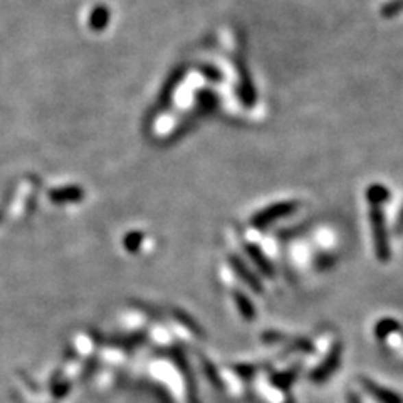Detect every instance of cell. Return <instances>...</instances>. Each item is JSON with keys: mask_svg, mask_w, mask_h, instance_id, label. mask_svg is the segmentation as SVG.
I'll list each match as a JSON object with an SVG mask.
<instances>
[{"mask_svg": "<svg viewBox=\"0 0 403 403\" xmlns=\"http://www.w3.org/2000/svg\"><path fill=\"white\" fill-rule=\"evenodd\" d=\"M369 220H371L373 237H375L376 256H378L380 260H388V257H390V247H388L385 219H383V212L378 205H373L371 210H369Z\"/></svg>", "mask_w": 403, "mask_h": 403, "instance_id": "6da1fadb", "label": "cell"}, {"mask_svg": "<svg viewBox=\"0 0 403 403\" xmlns=\"http://www.w3.org/2000/svg\"><path fill=\"white\" fill-rule=\"evenodd\" d=\"M297 205L294 202H281V204L271 205V207L264 208L260 214H257V217L254 219V225L257 227H266L269 223L276 222V220L286 217L291 212L296 210Z\"/></svg>", "mask_w": 403, "mask_h": 403, "instance_id": "7a4b0ae2", "label": "cell"}, {"mask_svg": "<svg viewBox=\"0 0 403 403\" xmlns=\"http://www.w3.org/2000/svg\"><path fill=\"white\" fill-rule=\"evenodd\" d=\"M361 383L365 385V390H367L368 393L371 395L375 400H378L380 403H403L400 395H397L395 391H390V390H387V388L380 387L378 383L371 382V380L365 378V380H361Z\"/></svg>", "mask_w": 403, "mask_h": 403, "instance_id": "3957f363", "label": "cell"}, {"mask_svg": "<svg viewBox=\"0 0 403 403\" xmlns=\"http://www.w3.org/2000/svg\"><path fill=\"white\" fill-rule=\"evenodd\" d=\"M49 197L56 204H67V202H77L80 199H83L84 192L80 186H66V188L52 190Z\"/></svg>", "mask_w": 403, "mask_h": 403, "instance_id": "277c9868", "label": "cell"}, {"mask_svg": "<svg viewBox=\"0 0 403 403\" xmlns=\"http://www.w3.org/2000/svg\"><path fill=\"white\" fill-rule=\"evenodd\" d=\"M230 262H232V266L235 267V271H237V274L241 276V278L245 279V282H247L249 286L252 287V289L256 291H260V284H259V279L256 278V276L251 274V272L247 271V266H245L242 260H239L237 257H230Z\"/></svg>", "mask_w": 403, "mask_h": 403, "instance_id": "5b68a950", "label": "cell"}, {"mask_svg": "<svg viewBox=\"0 0 403 403\" xmlns=\"http://www.w3.org/2000/svg\"><path fill=\"white\" fill-rule=\"evenodd\" d=\"M247 252H249V256H251V259L254 260V262H256V266L259 267L264 274L272 276L271 262H267V259L264 257V254L260 252V249L254 247V245H247Z\"/></svg>", "mask_w": 403, "mask_h": 403, "instance_id": "8992f818", "label": "cell"}, {"mask_svg": "<svg viewBox=\"0 0 403 403\" xmlns=\"http://www.w3.org/2000/svg\"><path fill=\"white\" fill-rule=\"evenodd\" d=\"M338 358H339V352H338V348H334V352L331 353V356L326 360V365H323V367H321L319 369H316L315 376H313V378L318 380V382L319 380L328 378V375H331V371L338 367Z\"/></svg>", "mask_w": 403, "mask_h": 403, "instance_id": "52a82bcc", "label": "cell"}, {"mask_svg": "<svg viewBox=\"0 0 403 403\" xmlns=\"http://www.w3.org/2000/svg\"><path fill=\"white\" fill-rule=\"evenodd\" d=\"M108 21H110V12L103 7L96 9L91 16V27L96 29V31H101V29L106 27Z\"/></svg>", "mask_w": 403, "mask_h": 403, "instance_id": "ba28073f", "label": "cell"}, {"mask_svg": "<svg viewBox=\"0 0 403 403\" xmlns=\"http://www.w3.org/2000/svg\"><path fill=\"white\" fill-rule=\"evenodd\" d=\"M368 199L373 205H380L383 200L388 199V190L382 185H373L368 190Z\"/></svg>", "mask_w": 403, "mask_h": 403, "instance_id": "9c48e42d", "label": "cell"}, {"mask_svg": "<svg viewBox=\"0 0 403 403\" xmlns=\"http://www.w3.org/2000/svg\"><path fill=\"white\" fill-rule=\"evenodd\" d=\"M235 301H237L239 308H241V313L245 316L247 319H252L254 315H256V311H254L252 304L247 301V297H244L242 294H235Z\"/></svg>", "mask_w": 403, "mask_h": 403, "instance_id": "30bf717a", "label": "cell"}, {"mask_svg": "<svg viewBox=\"0 0 403 403\" xmlns=\"http://www.w3.org/2000/svg\"><path fill=\"white\" fill-rule=\"evenodd\" d=\"M141 237H143V235H141L140 232H132L130 235H126V239H125V244H126V249H128V251H136L138 247H140V244H141Z\"/></svg>", "mask_w": 403, "mask_h": 403, "instance_id": "8fae6325", "label": "cell"}, {"mask_svg": "<svg viewBox=\"0 0 403 403\" xmlns=\"http://www.w3.org/2000/svg\"><path fill=\"white\" fill-rule=\"evenodd\" d=\"M400 10H403V0H395V2H391L390 5H387L385 9H383V14H385V16H395V14H398Z\"/></svg>", "mask_w": 403, "mask_h": 403, "instance_id": "7c38bea8", "label": "cell"}, {"mask_svg": "<svg viewBox=\"0 0 403 403\" xmlns=\"http://www.w3.org/2000/svg\"><path fill=\"white\" fill-rule=\"evenodd\" d=\"M348 403H360V398L356 397V395H350V398H348Z\"/></svg>", "mask_w": 403, "mask_h": 403, "instance_id": "4fadbf2b", "label": "cell"}]
</instances>
